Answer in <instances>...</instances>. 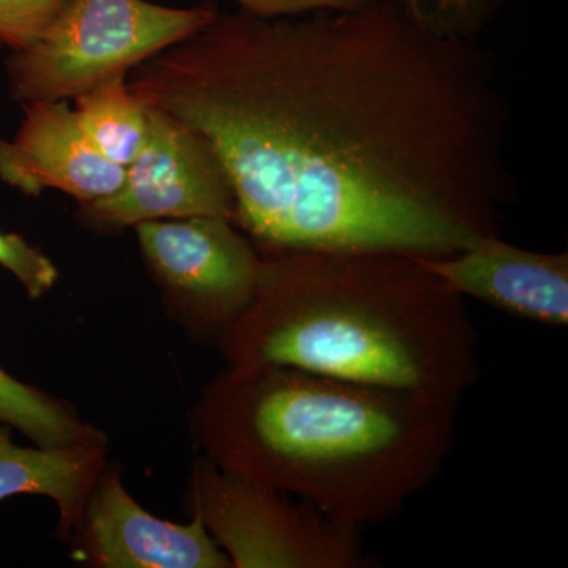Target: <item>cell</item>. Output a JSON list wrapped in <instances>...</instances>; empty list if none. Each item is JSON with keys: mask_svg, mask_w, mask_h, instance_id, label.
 Returning a JSON list of instances; mask_svg holds the SVG:
<instances>
[{"mask_svg": "<svg viewBox=\"0 0 568 568\" xmlns=\"http://www.w3.org/2000/svg\"><path fill=\"white\" fill-rule=\"evenodd\" d=\"M132 70L142 104L211 144L261 254L447 256L499 234L517 200L495 63L405 0L216 13Z\"/></svg>", "mask_w": 568, "mask_h": 568, "instance_id": "1", "label": "cell"}, {"mask_svg": "<svg viewBox=\"0 0 568 568\" xmlns=\"http://www.w3.org/2000/svg\"><path fill=\"white\" fill-rule=\"evenodd\" d=\"M252 302L222 331L231 366H284L458 406L480 376L465 297L417 256L261 254Z\"/></svg>", "mask_w": 568, "mask_h": 568, "instance_id": "2", "label": "cell"}, {"mask_svg": "<svg viewBox=\"0 0 568 568\" xmlns=\"http://www.w3.org/2000/svg\"><path fill=\"white\" fill-rule=\"evenodd\" d=\"M458 406L284 366H231L204 403L212 463L362 529L396 517L452 452Z\"/></svg>", "mask_w": 568, "mask_h": 568, "instance_id": "3", "label": "cell"}, {"mask_svg": "<svg viewBox=\"0 0 568 568\" xmlns=\"http://www.w3.org/2000/svg\"><path fill=\"white\" fill-rule=\"evenodd\" d=\"M216 13L213 7L171 9L148 0H69L39 39L11 51V95L24 106L74 99L193 36Z\"/></svg>", "mask_w": 568, "mask_h": 568, "instance_id": "4", "label": "cell"}, {"mask_svg": "<svg viewBox=\"0 0 568 568\" xmlns=\"http://www.w3.org/2000/svg\"><path fill=\"white\" fill-rule=\"evenodd\" d=\"M197 515L235 568H365L361 529L283 489L204 463L194 476Z\"/></svg>", "mask_w": 568, "mask_h": 568, "instance_id": "5", "label": "cell"}, {"mask_svg": "<svg viewBox=\"0 0 568 568\" xmlns=\"http://www.w3.org/2000/svg\"><path fill=\"white\" fill-rule=\"evenodd\" d=\"M145 108L148 136L141 152L126 164L121 186L84 204L85 213L111 226L192 216L233 222V186L211 144L185 122Z\"/></svg>", "mask_w": 568, "mask_h": 568, "instance_id": "6", "label": "cell"}, {"mask_svg": "<svg viewBox=\"0 0 568 568\" xmlns=\"http://www.w3.org/2000/svg\"><path fill=\"white\" fill-rule=\"evenodd\" d=\"M136 233L156 274L220 334L252 302L263 256L231 220H152L136 224Z\"/></svg>", "mask_w": 568, "mask_h": 568, "instance_id": "7", "label": "cell"}, {"mask_svg": "<svg viewBox=\"0 0 568 568\" xmlns=\"http://www.w3.org/2000/svg\"><path fill=\"white\" fill-rule=\"evenodd\" d=\"M417 257L462 297L528 323L567 327V253L532 252L496 234L447 256Z\"/></svg>", "mask_w": 568, "mask_h": 568, "instance_id": "8", "label": "cell"}, {"mask_svg": "<svg viewBox=\"0 0 568 568\" xmlns=\"http://www.w3.org/2000/svg\"><path fill=\"white\" fill-rule=\"evenodd\" d=\"M24 108L17 134L0 140V181L28 196L59 190L82 204L110 196L121 186L125 168L93 148L67 100Z\"/></svg>", "mask_w": 568, "mask_h": 568, "instance_id": "9", "label": "cell"}, {"mask_svg": "<svg viewBox=\"0 0 568 568\" xmlns=\"http://www.w3.org/2000/svg\"><path fill=\"white\" fill-rule=\"evenodd\" d=\"M93 559L108 568H226L231 560L194 515L190 525L152 517L119 477L104 478L89 510Z\"/></svg>", "mask_w": 568, "mask_h": 568, "instance_id": "10", "label": "cell"}, {"mask_svg": "<svg viewBox=\"0 0 568 568\" xmlns=\"http://www.w3.org/2000/svg\"><path fill=\"white\" fill-rule=\"evenodd\" d=\"M102 465L95 443L26 448L11 440L0 424V500L17 495H43L58 503L62 523L81 514L85 496Z\"/></svg>", "mask_w": 568, "mask_h": 568, "instance_id": "11", "label": "cell"}, {"mask_svg": "<svg viewBox=\"0 0 568 568\" xmlns=\"http://www.w3.org/2000/svg\"><path fill=\"white\" fill-rule=\"evenodd\" d=\"M129 71H118L74 97L81 132L104 159L125 168L148 136V108L129 88Z\"/></svg>", "mask_w": 568, "mask_h": 568, "instance_id": "12", "label": "cell"}, {"mask_svg": "<svg viewBox=\"0 0 568 568\" xmlns=\"http://www.w3.org/2000/svg\"><path fill=\"white\" fill-rule=\"evenodd\" d=\"M0 424L14 426L40 447L95 443L93 429L80 424L50 396L26 386L0 368Z\"/></svg>", "mask_w": 568, "mask_h": 568, "instance_id": "13", "label": "cell"}, {"mask_svg": "<svg viewBox=\"0 0 568 568\" xmlns=\"http://www.w3.org/2000/svg\"><path fill=\"white\" fill-rule=\"evenodd\" d=\"M405 3L433 31L470 39H477L487 28L499 7V0H405Z\"/></svg>", "mask_w": 568, "mask_h": 568, "instance_id": "14", "label": "cell"}, {"mask_svg": "<svg viewBox=\"0 0 568 568\" xmlns=\"http://www.w3.org/2000/svg\"><path fill=\"white\" fill-rule=\"evenodd\" d=\"M69 0H0V47L22 50L50 28Z\"/></svg>", "mask_w": 568, "mask_h": 568, "instance_id": "15", "label": "cell"}, {"mask_svg": "<svg viewBox=\"0 0 568 568\" xmlns=\"http://www.w3.org/2000/svg\"><path fill=\"white\" fill-rule=\"evenodd\" d=\"M0 265L17 276L32 298L47 294L58 282L55 265L18 234L0 231Z\"/></svg>", "mask_w": 568, "mask_h": 568, "instance_id": "16", "label": "cell"}, {"mask_svg": "<svg viewBox=\"0 0 568 568\" xmlns=\"http://www.w3.org/2000/svg\"><path fill=\"white\" fill-rule=\"evenodd\" d=\"M241 10L263 18L301 17L323 10H354L376 0H233Z\"/></svg>", "mask_w": 568, "mask_h": 568, "instance_id": "17", "label": "cell"}]
</instances>
